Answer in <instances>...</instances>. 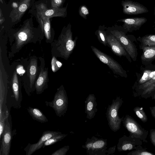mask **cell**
<instances>
[{
    "instance_id": "obj_1",
    "label": "cell",
    "mask_w": 155,
    "mask_h": 155,
    "mask_svg": "<svg viewBox=\"0 0 155 155\" xmlns=\"http://www.w3.org/2000/svg\"><path fill=\"white\" fill-rule=\"evenodd\" d=\"M71 25L69 23L62 29L53 49L57 52L58 56L67 60L70 57L75 48L78 37L73 40Z\"/></svg>"
},
{
    "instance_id": "obj_2",
    "label": "cell",
    "mask_w": 155,
    "mask_h": 155,
    "mask_svg": "<svg viewBox=\"0 0 155 155\" xmlns=\"http://www.w3.org/2000/svg\"><path fill=\"white\" fill-rule=\"evenodd\" d=\"M107 30L120 42L126 51L134 61H136L138 55L137 49L134 42L136 39H133L131 36L127 35L125 32L116 27L107 28Z\"/></svg>"
},
{
    "instance_id": "obj_3",
    "label": "cell",
    "mask_w": 155,
    "mask_h": 155,
    "mask_svg": "<svg viewBox=\"0 0 155 155\" xmlns=\"http://www.w3.org/2000/svg\"><path fill=\"white\" fill-rule=\"evenodd\" d=\"M123 101L120 96H117L115 99H113L112 104L108 105L106 113L108 124L111 130L116 132L120 127L121 122L124 117H120L118 115L119 110Z\"/></svg>"
},
{
    "instance_id": "obj_4",
    "label": "cell",
    "mask_w": 155,
    "mask_h": 155,
    "mask_svg": "<svg viewBox=\"0 0 155 155\" xmlns=\"http://www.w3.org/2000/svg\"><path fill=\"white\" fill-rule=\"evenodd\" d=\"M45 103L47 106L50 107L54 110L58 117H60L64 116L68 109V100L63 86L61 85L57 89L51 101H45Z\"/></svg>"
},
{
    "instance_id": "obj_5",
    "label": "cell",
    "mask_w": 155,
    "mask_h": 155,
    "mask_svg": "<svg viewBox=\"0 0 155 155\" xmlns=\"http://www.w3.org/2000/svg\"><path fill=\"white\" fill-rule=\"evenodd\" d=\"M32 18L26 20L20 29L15 34L16 48H19L31 40L37 29L33 26Z\"/></svg>"
},
{
    "instance_id": "obj_6",
    "label": "cell",
    "mask_w": 155,
    "mask_h": 155,
    "mask_svg": "<svg viewBox=\"0 0 155 155\" xmlns=\"http://www.w3.org/2000/svg\"><path fill=\"white\" fill-rule=\"evenodd\" d=\"M122 122L130 135L139 138L143 142H148L146 138L148 131L143 128L131 116L126 115Z\"/></svg>"
},
{
    "instance_id": "obj_7",
    "label": "cell",
    "mask_w": 155,
    "mask_h": 155,
    "mask_svg": "<svg viewBox=\"0 0 155 155\" xmlns=\"http://www.w3.org/2000/svg\"><path fill=\"white\" fill-rule=\"evenodd\" d=\"M107 139L98 138L94 136L88 138L82 147L89 155H106L107 153Z\"/></svg>"
},
{
    "instance_id": "obj_8",
    "label": "cell",
    "mask_w": 155,
    "mask_h": 155,
    "mask_svg": "<svg viewBox=\"0 0 155 155\" xmlns=\"http://www.w3.org/2000/svg\"><path fill=\"white\" fill-rule=\"evenodd\" d=\"M91 48L97 58L102 62L107 65L114 74L118 75L122 77H127V71L117 61L96 47L91 46Z\"/></svg>"
},
{
    "instance_id": "obj_9",
    "label": "cell",
    "mask_w": 155,
    "mask_h": 155,
    "mask_svg": "<svg viewBox=\"0 0 155 155\" xmlns=\"http://www.w3.org/2000/svg\"><path fill=\"white\" fill-rule=\"evenodd\" d=\"M133 96L147 99L151 97L154 100L155 93V70L151 73L150 80L147 82L132 87Z\"/></svg>"
},
{
    "instance_id": "obj_10",
    "label": "cell",
    "mask_w": 155,
    "mask_h": 155,
    "mask_svg": "<svg viewBox=\"0 0 155 155\" xmlns=\"http://www.w3.org/2000/svg\"><path fill=\"white\" fill-rule=\"evenodd\" d=\"M32 3V0H17L13 2L11 5L12 9L9 16L12 22H18Z\"/></svg>"
},
{
    "instance_id": "obj_11",
    "label": "cell",
    "mask_w": 155,
    "mask_h": 155,
    "mask_svg": "<svg viewBox=\"0 0 155 155\" xmlns=\"http://www.w3.org/2000/svg\"><path fill=\"white\" fill-rule=\"evenodd\" d=\"M107 40L108 46L117 56L125 57L131 63V59L119 41L107 29Z\"/></svg>"
},
{
    "instance_id": "obj_12",
    "label": "cell",
    "mask_w": 155,
    "mask_h": 155,
    "mask_svg": "<svg viewBox=\"0 0 155 155\" xmlns=\"http://www.w3.org/2000/svg\"><path fill=\"white\" fill-rule=\"evenodd\" d=\"M142 142L139 138L130 135L128 136L124 135L119 139L117 148L119 152L133 150L136 149L137 146L141 145Z\"/></svg>"
},
{
    "instance_id": "obj_13",
    "label": "cell",
    "mask_w": 155,
    "mask_h": 155,
    "mask_svg": "<svg viewBox=\"0 0 155 155\" xmlns=\"http://www.w3.org/2000/svg\"><path fill=\"white\" fill-rule=\"evenodd\" d=\"M59 131L47 130L44 131L42 135L38 141L35 143L31 144L28 143L24 148V150L26 152V155H31L35 151L41 148L45 143L52 136L61 133Z\"/></svg>"
},
{
    "instance_id": "obj_14",
    "label": "cell",
    "mask_w": 155,
    "mask_h": 155,
    "mask_svg": "<svg viewBox=\"0 0 155 155\" xmlns=\"http://www.w3.org/2000/svg\"><path fill=\"white\" fill-rule=\"evenodd\" d=\"M11 127L8 118L6 119L2 135L0 155H9L12 139Z\"/></svg>"
},
{
    "instance_id": "obj_15",
    "label": "cell",
    "mask_w": 155,
    "mask_h": 155,
    "mask_svg": "<svg viewBox=\"0 0 155 155\" xmlns=\"http://www.w3.org/2000/svg\"><path fill=\"white\" fill-rule=\"evenodd\" d=\"M121 4L123 13L128 15H136L147 12V8L136 2L129 0L122 1Z\"/></svg>"
},
{
    "instance_id": "obj_16",
    "label": "cell",
    "mask_w": 155,
    "mask_h": 155,
    "mask_svg": "<svg viewBox=\"0 0 155 155\" xmlns=\"http://www.w3.org/2000/svg\"><path fill=\"white\" fill-rule=\"evenodd\" d=\"M147 21L144 18H132L119 19L117 22L124 23L123 28L127 31L131 32L139 29L141 26Z\"/></svg>"
},
{
    "instance_id": "obj_17",
    "label": "cell",
    "mask_w": 155,
    "mask_h": 155,
    "mask_svg": "<svg viewBox=\"0 0 155 155\" xmlns=\"http://www.w3.org/2000/svg\"><path fill=\"white\" fill-rule=\"evenodd\" d=\"M96 100L94 94H90L84 101L85 113L87 114L86 118L89 120L94 118L97 111Z\"/></svg>"
},
{
    "instance_id": "obj_18",
    "label": "cell",
    "mask_w": 155,
    "mask_h": 155,
    "mask_svg": "<svg viewBox=\"0 0 155 155\" xmlns=\"http://www.w3.org/2000/svg\"><path fill=\"white\" fill-rule=\"evenodd\" d=\"M2 56H0V115L5 107V103L6 100V92L7 87V79H5L4 77L3 66L2 61Z\"/></svg>"
},
{
    "instance_id": "obj_19",
    "label": "cell",
    "mask_w": 155,
    "mask_h": 155,
    "mask_svg": "<svg viewBox=\"0 0 155 155\" xmlns=\"http://www.w3.org/2000/svg\"><path fill=\"white\" fill-rule=\"evenodd\" d=\"M139 48L143 51L140 57L142 64L146 66L152 64L155 60V46H143Z\"/></svg>"
},
{
    "instance_id": "obj_20",
    "label": "cell",
    "mask_w": 155,
    "mask_h": 155,
    "mask_svg": "<svg viewBox=\"0 0 155 155\" xmlns=\"http://www.w3.org/2000/svg\"><path fill=\"white\" fill-rule=\"evenodd\" d=\"M48 77V70L44 69L41 68L35 84L37 94H41L47 88Z\"/></svg>"
},
{
    "instance_id": "obj_21",
    "label": "cell",
    "mask_w": 155,
    "mask_h": 155,
    "mask_svg": "<svg viewBox=\"0 0 155 155\" xmlns=\"http://www.w3.org/2000/svg\"><path fill=\"white\" fill-rule=\"evenodd\" d=\"M67 6L68 4L66 7L64 8H48L41 14H38L43 17L50 18L56 17L64 18L67 15Z\"/></svg>"
},
{
    "instance_id": "obj_22",
    "label": "cell",
    "mask_w": 155,
    "mask_h": 155,
    "mask_svg": "<svg viewBox=\"0 0 155 155\" xmlns=\"http://www.w3.org/2000/svg\"><path fill=\"white\" fill-rule=\"evenodd\" d=\"M27 110L33 119L41 123L48 121L46 116L39 109L29 107Z\"/></svg>"
},
{
    "instance_id": "obj_23",
    "label": "cell",
    "mask_w": 155,
    "mask_h": 155,
    "mask_svg": "<svg viewBox=\"0 0 155 155\" xmlns=\"http://www.w3.org/2000/svg\"><path fill=\"white\" fill-rule=\"evenodd\" d=\"M137 40L140 42L139 47L143 46H155V35H147L139 37Z\"/></svg>"
},
{
    "instance_id": "obj_24",
    "label": "cell",
    "mask_w": 155,
    "mask_h": 155,
    "mask_svg": "<svg viewBox=\"0 0 155 155\" xmlns=\"http://www.w3.org/2000/svg\"><path fill=\"white\" fill-rule=\"evenodd\" d=\"M37 69V60L35 59H31L29 65V78L31 88H32L36 78Z\"/></svg>"
},
{
    "instance_id": "obj_25",
    "label": "cell",
    "mask_w": 155,
    "mask_h": 155,
    "mask_svg": "<svg viewBox=\"0 0 155 155\" xmlns=\"http://www.w3.org/2000/svg\"><path fill=\"white\" fill-rule=\"evenodd\" d=\"M12 84L15 99L16 102H21L20 101L21 100V98H20L18 76L16 70H15L13 73Z\"/></svg>"
},
{
    "instance_id": "obj_26",
    "label": "cell",
    "mask_w": 155,
    "mask_h": 155,
    "mask_svg": "<svg viewBox=\"0 0 155 155\" xmlns=\"http://www.w3.org/2000/svg\"><path fill=\"white\" fill-rule=\"evenodd\" d=\"M107 28L104 25H100L95 33L99 42L105 46H108L107 40V32L105 30Z\"/></svg>"
},
{
    "instance_id": "obj_27",
    "label": "cell",
    "mask_w": 155,
    "mask_h": 155,
    "mask_svg": "<svg viewBox=\"0 0 155 155\" xmlns=\"http://www.w3.org/2000/svg\"><path fill=\"white\" fill-rule=\"evenodd\" d=\"M40 16L43 21L44 33L45 37L48 40H50L51 38L50 18Z\"/></svg>"
},
{
    "instance_id": "obj_28",
    "label": "cell",
    "mask_w": 155,
    "mask_h": 155,
    "mask_svg": "<svg viewBox=\"0 0 155 155\" xmlns=\"http://www.w3.org/2000/svg\"><path fill=\"white\" fill-rule=\"evenodd\" d=\"M67 135V134H62L61 133L55 135L46 141L42 148H43L46 146L52 145L61 141Z\"/></svg>"
},
{
    "instance_id": "obj_29",
    "label": "cell",
    "mask_w": 155,
    "mask_h": 155,
    "mask_svg": "<svg viewBox=\"0 0 155 155\" xmlns=\"http://www.w3.org/2000/svg\"><path fill=\"white\" fill-rule=\"evenodd\" d=\"M147 148H143L141 145L137 146L135 150L127 154V155H155V154L147 150Z\"/></svg>"
},
{
    "instance_id": "obj_30",
    "label": "cell",
    "mask_w": 155,
    "mask_h": 155,
    "mask_svg": "<svg viewBox=\"0 0 155 155\" xmlns=\"http://www.w3.org/2000/svg\"><path fill=\"white\" fill-rule=\"evenodd\" d=\"M8 109L5 107L2 113L0 115V139H1L2 136L4 129L5 121L8 118Z\"/></svg>"
},
{
    "instance_id": "obj_31",
    "label": "cell",
    "mask_w": 155,
    "mask_h": 155,
    "mask_svg": "<svg viewBox=\"0 0 155 155\" xmlns=\"http://www.w3.org/2000/svg\"><path fill=\"white\" fill-rule=\"evenodd\" d=\"M133 110L136 116L142 122L145 123L147 121V117L142 107H135L134 108Z\"/></svg>"
},
{
    "instance_id": "obj_32",
    "label": "cell",
    "mask_w": 155,
    "mask_h": 155,
    "mask_svg": "<svg viewBox=\"0 0 155 155\" xmlns=\"http://www.w3.org/2000/svg\"><path fill=\"white\" fill-rule=\"evenodd\" d=\"M62 64L58 61L54 56L51 61V66L52 71L55 72L59 70L62 66Z\"/></svg>"
},
{
    "instance_id": "obj_33",
    "label": "cell",
    "mask_w": 155,
    "mask_h": 155,
    "mask_svg": "<svg viewBox=\"0 0 155 155\" xmlns=\"http://www.w3.org/2000/svg\"><path fill=\"white\" fill-rule=\"evenodd\" d=\"M78 12L80 15L85 19H87V16L89 15V9L84 5L80 7Z\"/></svg>"
},
{
    "instance_id": "obj_34",
    "label": "cell",
    "mask_w": 155,
    "mask_h": 155,
    "mask_svg": "<svg viewBox=\"0 0 155 155\" xmlns=\"http://www.w3.org/2000/svg\"><path fill=\"white\" fill-rule=\"evenodd\" d=\"M69 149V146H65L53 153L51 155H65Z\"/></svg>"
},
{
    "instance_id": "obj_35",
    "label": "cell",
    "mask_w": 155,
    "mask_h": 155,
    "mask_svg": "<svg viewBox=\"0 0 155 155\" xmlns=\"http://www.w3.org/2000/svg\"><path fill=\"white\" fill-rule=\"evenodd\" d=\"M36 13L41 15L48 9L47 5L41 3L36 5Z\"/></svg>"
},
{
    "instance_id": "obj_36",
    "label": "cell",
    "mask_w": 155,
    "mask_h": 155,
    "mask_svg": "<svg viewBox=\"0 0 155 155\" xmlns=\"http://www.w3.org/2000/svg\"><path fill=\"white\" fill-rule=\"evenodd\" d=\"M65 1V0H51V8H60Z\"/></svg>"
},
{
    "instance_id": "obj_37",
    "label": "cell",
    "mask_w": 155,
    "mask_h": 155,
    "mask_svg": "<svg viewBox=\"0 0 155 155\" xmlns=\"http://www.w3.org/2000/svg\"><path fill=\"white\" fill-rule=\"evenodd\" d=\"M149 136L151 142L155 147V129L150 130Z\"/></svg>"
},
{
    "instance_id": "obj_38",
    "label": "cell",
    "mask_w": 155,
    "mask_h": 155,
    "mask_svg": "<svg viewBox=\"0 0 155 155\" xmlns=\"http://www.w3.org/2000/svg\"><path fill=\"white\" fill-rule=\"evenodd\" d=\"M154 100L155 101V93L154 95ZM150 113L152 116L155 119V105L153 107H150Z\"/></svg>"
},
{
    "instance_id": "obj_39",
    "label": "cell",
    "mask_w": 155,
    "mask_h": 155,
    "mask_svg": "<svg viewBox=\"0 0 155 155\" xmlns=\"http://www.w3.org/2000/svg\"><path fill=\"white\" fill-rule=\"evenodd\" d=\"M116 147V146L115 145L114 147H110L107 150V153L106 155H110L114 153L115 151Z\"/></svg>"
},
{
    "instance_id": "obj_40",
    "label": "cell",
    "mask_w": 155,
    "mask_h": 155,
    "mask_svg": "<svg viewBox=\"0 0 155 155\" xmlns=\"http://www.w3.org/2000/svg\"><path fill=\"white\" fill-rule=\"evenodd\" d=\"M5 18H4L2 10L0 8V24L1 25L5 21Z\"/></svg>"
},
{
    "instance_id": "obj_41",
    "label": "cell",
    "mask_w": 155,
    "mask_h": 155,
    "mask_svg": "<svg viewBox=\"0 0 155 155\" xmlns=\"http://www.w3.org/2000/svg\"><path fill=\"white\" fill-rule=\"evenodd\" d=\"M0 2L2 4L3 2L2 0H0Z\"/></svg>"
}]
</instances>
